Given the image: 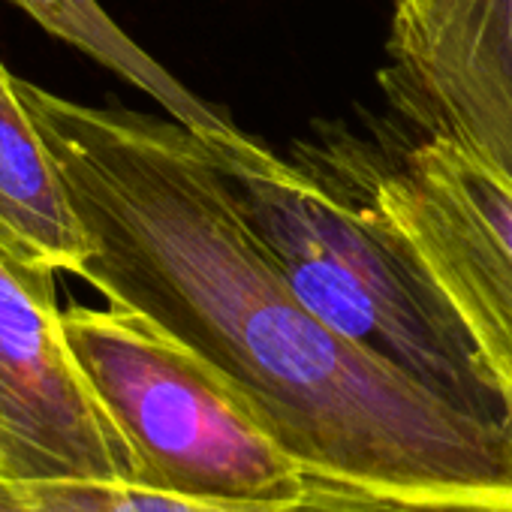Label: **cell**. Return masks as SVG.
I'll list each match as a JSON object with an SVG mask.
<instances>
[{
    "label": "cell",
    "instance_id": "4",
    "mask_svg": "<svg viewBox=\"0 0 512 512\" xmlns=\"http://www.w3.org/2000/svg\"><path fill=\"white\" fill-rule=\"evenodd\" d=\"M344 154L464 320L512 428V181L440 136H425L398 160L353 145Z\"/></svg>",
    "mask_w": 512,
    "mask_h": 512
},
{
    "label": "cell",
    "instance_id": "6",
    "mask_svg": "<svg viewBox=\"0 0 512 512\" xmlns=\"http://www.w3.org/2000/svg\"><path fill=\"white\" fill-rule=\"evenodd\" d=\"M389 100L512 181V0H395Z\"/></svg>",
    "mask_w": 512,
    "mask_h": 512
},
{
    "label": "cell",
    "instance_id": "9",
    "mask_svg": "<svg viewBox=\"0 0 512 512\" xmlns=\"http://www.w3.org/2000/svg\"><path fill=\"white\" fill-rule=\"evenodd\" d=\"M0 512H425L401 500L323 479L302 497L278 503H217L109 479L0 476Z\"/></svg>",
    "mask_w": 512,
    "mask_h": 512
},
{
    "label": "cell",
    "instance_id": "3",
    "mask_svg": "<svg viewBox=\"0 0 512 512\" xmlns=\"http://www.w3.org/2000/svg\"><path fill=\"white\" fill-rule=\"evenodd\" d=\"M64 332L133 452L136 485L217 503H278L323 482L214 368L142 317L67 305Z\"/></svg>",
    "mask_w": 512,
    "mask_h": 512
},
{
    "label": "cell",
    "instance_id": "7",
    "mask_svg": "<svg viewBox=\"0 0 512 512\" xmlns=\"http://www.w3.org/2000/svg\"><path fill=\"white\" fill-rule=\"evenodd\" d=\"M0 247L16 260L82 278L85 235L19 76L0 64Z\"/></svg>",
    "mask_w": 512,
    "mask_h": 512
},
{
    "label": "cell",
    "instance_id": "8",
    "mask_svg": "<svg viewBox=\"0 0 512 512\" xmlns=\"http://www.w3.org/2000/svg\"><path fill=\"white\" fill-rule=\"evenodd\" d=\"M28 13L46 34L64 40L82 55L94 58L142 94L160 103V109L208 142L217 160L238 157L256 139L241 133L220 109L187 91L166 67H160L142 46H136L97 0H7Z\"/></svg>",
    "mask_w": 512,
    "mask_h": 512
},
{
    "label": "cell",
    "instance_id": "2",
    "mask_svg": "<svg viewBox=\"0 0 512 512\" xmlns=\"http://www.w3.org/2000/svg\"><path fill=\"white\" fill-rule=\"evenodd\" d=\"M284 160L253 142L217 160L293 293L335 332L461 413L509 428L503 392L416 250L389 226L341 145Z\"/></svg>",
    "mask_w": 512,
    "mask_h": 512
},
{
    "label": "cell",
    "instance_id": "5",
    "mask_svg": "<svg viewBox=\"0 0 512 512\" xmlns=\"http://www.w3.org/2000/svg\"><path fill=\"white\" fill-rule=\"evenodd\" d=\"M52 269L0 247V476L136 482V461L79 368Z\"/></svg>",
    "mask_w": 512,
    "mask_h": 512
},
{
    "label": "cell",
    "instance_id": "1",
    "mask_svg": "<svg viewBox=\"0 0 512 512\" xmlns=\"http://www.w3.org/2000/svg\"><path fill=\"white\" fill-rule=\"evenodd\" d=\"M85 235L82 281L214 368L317 476L425 512H512V428L380 362L284 281L175 118L19 79Z\"/></svg>",
    "mask_w": 512,
    "mask_h": 512
}]
</instances>
